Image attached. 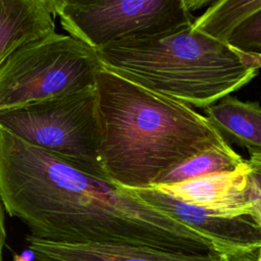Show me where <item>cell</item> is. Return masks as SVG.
<instances>
[{
    "mask_svg": "<svg viewBox=\"0 0 261 261\" xmlns=\"http://www.w3.org/2000/svg\"><path fill=\"white\" fill-rule=\"evenodd\" d=\"M39 261H222L217 254H184L148 247L109 244H69L25 238Z\"/></svg>",
    "mask_w": 261,
    "mask_h": 261,
    "instance_id": "obj_9",
    "label": "cell"
},
{
    "mask_svg": "<svg viewBox=\"0 0 261 261\" xmlns=\"http://www.w3.org/2000/svg\"><path fill=\"white\" fill-rule=\"evenodd\" d=\"M121 76L189 106L203 107L243 88L258 66L225 41L191 25L166 35L123 39L95 50Z\"/></svg>",
    "mask_w": 261,
    "mask_h": 261,
    "instance_id": "obj_3",
    "label": "cell"
},
{
    "mask_svg": "<svg viewBox=\"0 0 261 261\" xmlns=\"http://www.w3.org/2000/svg\"><path fill=\"white\" fill-rule=\"evenodd\" d=\"M152 187L181 202L217 214L251 215L258 221L252 202L247 160L243 166L233 171L212 173L177 184Z\"/></svg>",
    "mask_w": 261,
    "mask_h": 261,
    "instance_id": "obj_8",
    "label": "cell"
},
{
    "mask_svg": "<svg viewBox=\"0 0 261 261\" xmlns=\"http://www.w3.org/2000/svg\"><path fill=\"white\" fill-rule=\"evenodd\" d=\"M100 157L106 177L127 189L150 187L164 171L227 141L191 106L105 67L96 75Z\"/></svg>",
    "mask_w": 261,
    "mask_h": 261,
    "instance_id": "obj_2",
    "label": "cell"
},
{
    "mask_svg": "<svg viewBox=\"0 0 261 261\" xmlns=\"http://www.w3.org/2000/svg\"><path fill=\"white\" fill-rule=\"evenodd\" d=\"M258 261H261V253H260V256H259V260Z\"/></svg>",
    "mask_w": 261,
    "mask_h": 261,
    "instance_id": "obj_19",
    "label": "cell"
},
{
    "mask_svg": "<svg viewBox=\"0 0 261 261\" xmlns=\"http://www.w3.org/2000/svg\"><path fill=\"white\" fill-rule=\"evenodd\" d=\"M261 7V0H219L197 17L194 28L225 41L232 29L247 15Z\"/></svg>",
    "mask_w": 261,
    "mask_h": 261,
    "instance_id": "obj_13",
    "label": "cell"
},
{
    "mask_svg": "<svg viewBox=\"0 0 261 261\" xmlns=\"http://www.w3.org/2000/svg\"><path fill=\"white\" fill-rule=\"evenodd\" d=\"M243 159L230 146L202 151L161 173L152 186H163L181 182L200 176L233 171L243 166Z\"/></svg>",
    "mask_w": 261,
    "mask_h": 261,
    "instance_id": "obj_12",
    "label": "cell"
},
{
    "mask_svg": "<svg viewBox=\"0 0 261 261\" xmlns=\"http://www.w3.org/2000/svg\"><path fill=\"white\" fill-rule=\"evenodd\" d=\"M90 0H41L52 15H59L66 7L81 5Z\"/></svg>",
    "mask_w": 261,
    "mask_h": 261,
    "instance_id": "obj_15",
    "label": "cell"
},
{
    "mask_svg": "<svg viewBox=\"0 0 261 261\" xmlns=\"http://www.w3.org/2000/svg\"><path fill=\"white\" fill-rule=\"evenodd\" d=\"M0 200L38 239L215 254L207 239L130 189L90 174L1 127Z\"/></svg>",
    "mask_w": 261,
    "mask_h": 261,
    "instance_id": "obj_1",
    "label": "cell"
},
{
    "mask_svg": "<svg viewBox=\"0 0 261 261\" xmlns=\"http://www.w3.org/2000/svg\"><path fill=\"white\" fill-rule=\"evenodd\" d=\"M5 209L0 200V261H2L3 249L6 241V228H5Z\"/></svg>",
    "mask_w": 261,
    "mask_h": 261,
    "instance_id": "obj_16",
    "label": "cell"
},
{
    "mask_svg": "<svg viewBox=\"0 0 261 261\" xmlns=\"http://www.w3.org/2000/svg\"><path fill=\"white\" fill-rule=\"evenodd\" d=\"M101 66L96 51L71 36L28 43L0 66V112L93 88Z\"/></svg>",
    "mask_w": 261,
    "mask_h": 261,
    "instance_id": "obj_4",
    "label": "cell"
},
{
    "mask_svg": "<svg viewBox=\"0 0 261 261\" xmlns=\"http://www.w3.org/2000/svg\"><path fill=\"white\" fill-rule=\"evenodd\" d=\"M225 42L243 54H261V7L243 18Z\"/></svg>",
    "mask_w": 261,
    "mask_h": 261,
    "instance_id": "obj_14",
    "label": "cell"
},
{
    "mask_svg": "<svg viewBox=\"0 0 261 261\" xmlns=\"http://www.w3.org/2000/svg\"><path fill=\"white\" fill-rule=\"evenodd\" d=\"M132 192L166 215L207 239L222 261H258L261 224L251 215L227 216L181 202L155 187Z\"/></svg>",
    "mask_w": 261,
    "mask_h": 261,
    "instance_id": "obj_7",
    "label": "cell"
},
{
    "mask_svg": "<svg viewBox=\"0 0 261 261\" xmlns=\"http://www.w3.org/2000/svg\"><path fill=\"white\" fill-rule=\"evenodd\" d=\"M61 27L94 50L123 39L151 38L193 25L185 0H90L66 7Z\"/></svg>",
    "mask_w": 261,
    "mask_h": 261,
    "instance_id": "obj_6",
    "label": "cell"
},
{
    "mask_svg": "<svg viewBox=\"0 0 261 261\" xmlns=\"http://www.w3.org/2000/svg\"><path fill=\"white\" fill-rule=\"evenodd\" d=\"M55 33L41 0H0V66L19 47Z\"/></svg>",
    "mask_w": 261,
    "mask_h": 261,
    "instance_id": "obj_10",
    "label": "cell"
},
{
    "mask_svg": "<svg viewBox=\"0 0 261 261\" xmlns=\"http://www.w3.org/2000/svg\"><path fill=\"white\" fill-rule=\"evenodd\" d=\"M0 127L90 174L107 179L100 157L95 87L0 112Z\"/></svg>",
    "mask_w": 261,
    "mask_h": 261,
    "instance_id": "obj_5",
    "label": "cell"
},
{
    "mask_svg": "<svg viewBox=\"0 0 261 261\" xmlns=\"http://www.w3.org/2000/svg\"><path fill=\"white\" fill-rule=\"evenodd\" d=\"M11 261H30V260H28L27 258H24L23 256H21V255H17V254H14L13 255V257H12V260ZM31 261H39V260H37V259H35L34 258V260H31Z\"/></svg>",
    "mask_w": 261,
    "mask_h": 261,
    "instance_id": "obj_18",
    "label": "cell"
},
{
    "mask_svg": "<svg viewBox=\"0 0 261 261\" xmlns=\"http://www.w3.org/2000/svg\"><path fill=\"white\" fill-rule=\"evenodd\" d=\"M206 117L226 140L246 148L250 154L261 153V105L244 102L227 95L205 108Z\"/></svg>",
    "mask_w": 261,
    "mask_h": 261,
    "instance_id": "obj_11",
    "label": "cell"
},
{
    "mask_svg": "<svg viewBox=\"0 0 261 261\" xmlns=\"http://www.w3.org/2000/svg\"><path fill=\"white\" fill-rule=\"evenodd\" d=\"M217 1H219V0H185L188 9L191 12L194 10L203 8L205 6H210Z\"/></svg>",
    "mask_w": 261,
    "mask_h": 261,
    "instance_id": "obj_17",
    "label": "cell"
}]
</instances>
